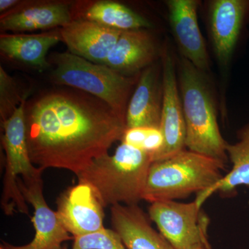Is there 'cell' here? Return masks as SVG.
I'll return each instance as SVG.
<instances>
[{
    "mask_svg": "<svg viewBox=\"0 0 249 249\" xmlns=\"http://www.w3.org/2000/svg\"><path fill=\"white\" fill-rule=\"evenodd\" d=\"M24 121L31 161L42 170L75 175L121 141L126 119L80 90L58 89L26 102Z\"/></svg>",
    "mask_w": 249,
    "mask_h": 249,
    "instance_id": "6da1fadb",
    "label": "cell"
},
{
    "mask_svg": "<svg viewBox=\"0 0 249 249\" xmlns=\"http://www.w3.org/2000/svg\"><path fill=\"white\" fill-rule=\"evenodd\" d=\"M151 156L121 142L113 155L101 156L77 175L78 183L89 185L105 207L132 206L142 200Z\"/></svg>",
    "mask_w": 249,
    "mask_h": 249,
    "instance_id": "7a4b0ae2",
    "label": "cell"
},
{
    "mask_svg": "<svg viewBox=\"0 0 249 249\" xmlns=\"http://www.w3.org/2000/svg\"><path fill=\"white\" fill-rule=\"evenodd\" d=\"M178 70L186 148L227 165L228 142L223 138L218 124L215 103L209 83L203 71L183 57Z\"/></svg>",
    "mask_w": 249,
    "mask_h": 249,
    "instance_id": "3957f363",
    "label": "cell"
},
{
    "mask_svg": "<svg viewBox=\"0 0 249 249\" xmlns=\"http://www.w3.org/2000/svg\"><path fill=\"white\" fill-rule=\"evenodd\" d=\"M226 165L211 157L183 149L165 160L152 163L142 200L152 204L200 194L222 179Z\"/></svg>",
    "mask_w": 249,
    "mask_h": 249,
    "instance_id": "277c9868",
    "label": "cell"
},
{
    "mask_svg": "<svg viewBox=\"0 0 249 249\" xmlns=\"http://www.w3.org/2000/svg\"><path fill=\"white\" fill-rule=\"evenodd\" d=\"M55 84L80 90L101 100L126 119L135 78L121 75L105 65L93 63L70 52L52 55Z\"/></svg>",
    "mask_w": 249,
    "mask_h": 249,
    "instance_id": "5b68a950",
    "label": "cell"
},
{
    "mask_svg": "<svg viewBox=\"0 0 249 249\" xmlns=\"http://www.w3.org/2000/svg\"><path fill=\"white\" fill-rule=\"evenodd\" d=\"M26 102L27 97L23 100L14 114L1 123L4 129L2 145L6 163L1 205L6 215H11L16 211L29 214L27 201L18 186V176L20 175L23 181H32L42 178L43 172L34 165L29 156L24 121Z\"/></svg>",
    "mask_w": 249,
    "mask_h": 249,
    "instance_id": "8992f818",
    "label": "cell"
},
{
    "mask_svg": "<svg viewBox=\"0 0 249 249\" xmlns=\"http://www.w3.org/2000/svg\"><path fill=\"white\" fill-rule=\"evenodd\" d=\"M201 209L196 200L158 201L150 204L147 214L175 249H191L199 245L211 248L207 233L209 219Z\"/></svg>",
    "mask_w": 249,
    "mask_h": 249,
    "instance_id": "52a82bcc",
    "label": "cell"
},
{
    "mask_svg": "<svg viewBox=\"0 0 249 249\" xmlns=\"http://www.w3.org/2000/svg\"><path fill=\"white\" fill-rule=\"evenodd\" d=\"M162 85L163 105L160 129L164 139V145L154 162L165 160L186 147V124L182 101L175 62L168 52H165L163 55Z\"/></svg>",
    "mask_w": 249,
    "mask_h": 249,
    "instance_id": "ba28073f",
    "label": "cell"
},
{
    "mask_svg": "<svg viewBox=\"0 0 249 249\" xmlns=\"http://www.w3.org/2000/svg\"><path fill=\"white\" fill-rule=\"evenodd\" d=\"M56 213L62 226L73 237L100 231L104 227V206L92 188L78 183L58 199Z\"/></svg>",
    "mask_w": 249,
    "mask_h": 249,
    "instance_id": "9c48e42d",
    "label": "cell"
},
{
    "mask_svg": "<svg viewBox=\"0 0 249 249\" xmlns=\"http://www.w3.org/2000/svg\"><path fill=\"white\" fill-rule=\"evenodd\" d=\"M18 186L25 200L34 207L35 237L30 243L20 247L4 243L6 249H62L63 242L74 239L62 226L56 211H52L46 202L42 178L29 181L19 178Z\"/></svg>",
    "mask_w": 249,
    "mask_h": 249,
    "instance_id": "30bf717a",
    "label": "cell"
},
{
    "mask_svg": "<svg viewBox=\"0 0 249 249\" xmlns=\"http://www.w3.org/2000/svg\"><path fill=\"white\" fill-rule=\"evenodd\" d=\"M170 28L183 58L200 71L209 69V58L198 23L196 0H168Z\"/></svg>",
    "mask_w": 249,
    "mask_h": 249,
    "instance_id": "8fae6325",
    "label": "cell"
},
{
    "mask_svg": "<svg viewBox=\"0 0 249 249\" xmlns=\"http://www.w3.org/2000/svg\"><path fill=\"white\" fill-rule=\"evenodd\" d=\"M62 42L70 53L93 63L103 65L122 31L82 18H74L60 29Z\"/></svg>",
    "mask_w": 249,
    "mask_h": 249,
    "instance_id": "7c38bea8",
    "label": "cell"
},
{
    "mask_svg": "<svg viewBox=\"0 0 249 249\" xmlns=\"http://www.w3.org/2000/svg\"><path fill=\"white\" fill-rule=\"evenodd\" d=\"M74 18L70 3L65 1H40L22 3L16 9L1 14V31L21 33L48 30L65 27Z\"/></svg>",
    "mask_w": 249,
    "mask_h": 249,
    "instance_id": "4fadbf2b",
    "label": "cell"
},
{
    "mask_svg": "<svg viewBox=\"0 0 249 249\" xmlns=\"http://www.w3.org/2000/svg\"><path fill=\"white\" fill-rule=\"evenodd\" d=\"M111 222L127 249H176L152 227L148 214L139 205L111 206Z\"/></svg>",
    "mask_w": 249,
    "mask_h": 249,
    "instance_id": "5bb4252c",
    "label": "cell"
},
{
    "mask_svg": "<svg viewBox=\"0 0 249 249\" xmlns=\"http://www.w3.org/2000/svg\"><path fill=\"white\" fill-rule=\"evenodd\" d=\"M249 2L246 0H214L210 6V29L214 53L222 65L231 58Z\"/></svg>",
    "mask_w": 249,
    "mask_h": 249,
    "instance_id": "9a60e30c",
    "label": "cell"
},
{
    "mask_svg": "<svg viewBox=\"0 0 249 249\" xmlns=\"http://www.w3.org/2000/svg\"><path fill=\"white\" fill-rule=\"evenodd\" d=\"M163 105V85L155 67L142 71L126 111L127 128H160Z\"/></svg>",
    "mask_w": 249,
    "mask_h": 249,
    "instance_id": "2e32d148",
    "label": "cell"
},
{
    "mask_svg": "<svg viewBox=\"0 0 249 249\" xmlns=\"http://www.w3.org/2000/svg\"><path fill=\"white\" fill-rule=\"evenodd\" d=\"M157 53L155 40L147 29L122 31L103 65L129 76L150 67Z\"/></svg>",
    "mask_w": 249,
    "mask_h": 249,
    "instance_id": "e0dca14e",
    "label": "cell"
},
{
    "mask_svg": "<svg viewBox=\"0 0 249 249\" xmlns=\"http://www.w3.org/2000/svg\"><path fill=\"white\" fill-rule=\"evenodd\" d=\"M62 41L60 31L34 35L4 34L0 36V51L8 60L42 71L51 66L47 60L49 49Z\"/></svg>",
    "mask_w": 249,
    "mask_h": 249,
    "instance_id": "ac0fdd59",
    "label": "cell"
},
{
    "mask_svg": "<svg viewBox=\"0 0 249 249\" xmlns=\"http://www.w3.org/2000/svg\"><path fill=\"white\" fill-rule=\"evenodd\" d=\"M237 139L238 142L227 145L231 170L208 191L196 195V201L199 206H202L204 201L217 192L231 196L238 187H249V124L238 131Z\"/></svg>",
    "mask_w": 249,
    "mask_h": 249,
    "instance_id": "d6986e66",
    "label": "cell"
},
{
    "mask_svg": "<svg viewBox=\"0 0 249 249\" xmlns=\"http://www.w3.org/2000/svg\"><path fill=\"white\" fill-rule=\"evenodd\" d=\"M105 27L124 31L147 29L152 24L142 16L121 3L96 1L88 5L77 16Z\"/></svg>",
    "mask_w": 249,
    "mask_h": 249,
    "instance_id": "ffe728a7",
    "label": "cell"
},
{
    "mask_svg": "<svg viewBox=\"0 0 249 249\" xmlns=\"http://www.w3.org/2000/svg\"><path fill=\"white\" fill-rule=\"evenodd\" d=\"M121 142L149 154L152 157V162L155 161L164 145L163 134L160 128L157 127L127 128Z\"/></svg>",
    "mask_w": 249,
    "mask_h": 249,
    "instance_id": "44dd1931",
    "label": "cell"
},
{
    "mask_svg": "<svg viewBox=\"0 0 249 249\" xmlns=\"http://www.w3.org/2000/svg\"><path fill=\"white\" fill-rule=\"evenodd\" d=\"M26 96L27 94L20 96L14 78L5 71L2 67H0V116L1 123L8 120L14 114Z\"/></svg>",
    "mask_w": 249,
    "mask_h": 249,
    "instance_id": "7402d4cb",
    "label": "cell"
},
{
    "mask_svg": "<svg viewBox=\"0 0 249 249\" xmlns=\"http://www.w3.org/2000/svg\"><path fill=\"white\" fill-rule=\"evenodd\" d=\"M71 249H127L114 230L105 228L100 231L74 237Z\"/></svg>",
    "mask_w": 249,
    "mask_h": 249,
    "instance_id": "603a6c76",
    "label": "cell"
},
{
    "mask_svg": "<svg viewBox=\"0 0 249 249\" xmlns=\"http://www.w3.org/2000/svg\"><path fill=\"white\" fill-rule=\"evenodd\" d=\"M22 4L18 0H1L0 1V12L4 14L9 11H12Z\"/></svg>",
    "mask_w": 249,
    "mask_h": 249,
    "instance_id": "cb8c5ba5",
    "label": "cell"
},
{
    "mask_svg": "<svg viewBox=\"0 0 249 249\" xmlns=\"http://www.w3.org/2000/svg\"><path fill=\"white\" fill-rule=\"evenodd\" d=\"M191 249H212L211 247H206V245H196V247H193Z\"/></svg>",
    "mask_w": 249,
    "mask_h": 249,
    "instance_id": "d4e9b609",
    "label": "cell"
},
{
    "mask_svg": "<svg viewBox=\"0 0 249 249\" xmlns=\"http://www.w3.org/2000/svg\"><path fill=\"white\" fill-rule=\"evenodd\" d=\"M0 249H6V248H5V247H4V245H1V247H0Z\"/></svg>",
    "mask_w": 249,
    "mask_h": 249,
    "instance_id": "484cf974",
    "label": "cell"
},
{
    "mask_svg": "<svg viewBox=\"0 0 249 249\" xmlns=\"http://www.w3.org/2000/svg\"><path fill=\"white\" fill-rule=\"evenodd\" d=\"M66 249V248H65V249Z\"/></svg>",
    "mask_w": 249,
    "mask_h": 249,
    "instance_id": "4316f807",
    "label": "cell"
}]
</instances>
